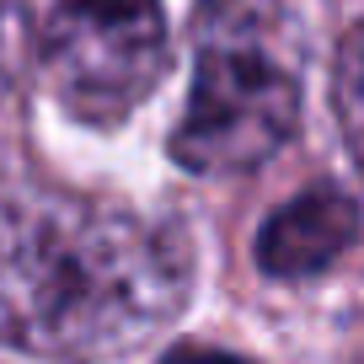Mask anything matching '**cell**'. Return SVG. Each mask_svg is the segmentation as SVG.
<instances>
[{
	"label": "cell",
	"instance_id": "cell-1",
	"mask_svg": "<svg viewBox=\"0 0 364 364\" xmlns=\"http://www.w3.org/2000/svg\"><path fill=\"white\" fill-rule=\"evenodd\" d=\"M193 289L182 225L0 166V343L38 359L139 348Z\"/></svg>",
	"mask_w": 364,
	"mask_h": 364
},
{
	"label": "cell",
	"instance_id": "cell-2",
	"mask_svg": "<svg viewBox=\"0 0 364 364\" xmlns=\"http://www.w3.org/2000/svg\"><path fill=\"white\" fill-rule=\"evenodd\" d=\"M300 118V70L279 43L268 11L247 0H204L198 70L171 134L177 166L230 177L284 150Z\"/></svg>",
	"mask_w": 364,
	"mask_h": 364
},
{
	"label": "cell",
	"instance_id": "cell-3",
	"mask_svg": "<svg viewBox=\"0 0 364 364\" xmlns=\"http://www.w3.org/2000/svg\"><path fill=\"white\" fill-rule=\"evenodd\" d=\"M161 0H54L43 22V75L70 118L124 124L166 75Z\"/></svg>",
	"mask_w": 364,
	"mask_h": 364
},
{
	"label": "cell",
	"instance_id": "cell-4",
	"mask_svg": "<svg viewBox=\"0 0 364 364\" xmlns=\"http://www.w3.org/2000/svg\"><path fill=\"white\" fill-rule=\"evenodd\" d=\"M359 241V209L338 188H306L279 204L257 230V268L268 279H311Z\"/></svg>",
	"mask_w": 364,
	"mask_h": 364
},
{
	"label": "cell",
	"instance_id": "cell-5",
	"mask_svg": "<svg viewBox=\"0 0 364 364\" xmlns=\"http://www.w3.org/2000/svg\"><path fill=\"white\" fill-rule=\"evenodd\" d=\"M332 113L343 124L353 166L364 171V22L348 27V38L338 43V65H332Z\"/></svg>",
	"mask_w": 364,
	"mask_h": 364
},
{
	"label": "cell",
	"instance_id": "cell-6",
	"mask_svg": "<svg viewBox=\"0 0 364 364\" xmlns=\"http://www.w3.org/2000/svg\"><path fill=\"white\" fill-rule=\"evenodd\" d=\"M16 70H22V11L16 0H0V97L11 91Z\"/></svg>",
	"mask_w": 364,
	"mask_h": 364
},
{
	"label": "cell",
	"instance_id": "cell-7",
	"mask_svg": "<svg viewBox=\"0 0 364 364\" xmlns=\"http://www.w3.org/2000/svg\"><path fill=\"white\" fill-rule=\"evenodd\" d=\"M161 364H252V359H241V353H230V348H204V343H182V348L161 353Z\"/></svg>",
	"mask_w": 364,
	"mask_h": 364
}]
</instances>
